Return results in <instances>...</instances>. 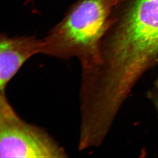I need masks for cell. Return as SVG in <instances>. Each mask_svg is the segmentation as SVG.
<instances>
[{"mask_svg": "<svg viewBox=\"0 0 158 158\" xmlns=\"http://www.w3.org/2000/svg\"><path fill=\"white\" fill-rule=\"evenodd\" d=\"M119 0H77L43 38L42 54L75 58L81 68L92 64L110 27V15Z\"/></svg>", "mask_w": 158, "mask_h": 158, "instance_id": "obj_1", "label": "cell"}, {"mask_svg": "<svg viewBox=\"0 0 158 158\" xmlns=\"http://www.w3.org/2000/svg\"><path fill=\"white\" fill-rule=\"evenodd\" d=\"M103 48L117 64L143 71L158 63V0H135Z\"/></svg>", "mask_w": 158, "mask_h": 158, "instance_id": "obj_2", "label": "cell"}, {"mask_svg": "<svg viewBox=\"0 0 158 158\" xmlns=\"http://www.w3.org/2000/svg\"><path fill=\"white\" fill-rule=\"evenodd\" d=\"M69 157L46 130L28 123L0 92V158H64Z\"/></svg>", "mask_w": 158, "mask_h": 158, "instance_id": "obj_3", "label": "cell"}, {"mask_svg": "<svg viewBox=\"0 0 158 158\" xmlns=\"http://www.w3.org/2000/svg\"><path fill=\"white\" fill-rule=\"evenodd\" d=\"M43 39L35 35L0 36V92L6 87L31 57L42 54Z\"/></svg>", "mask_w": 158, "mask_h": 158, "instance_id": "obj_4", "label": "cell"}, {"mask_svg": "<svg viewBox=\"0 0 158 158\" xmlns=\"http://www.w3.org/2000/svg\"><path fill=\"white\" fill-rule=\"evenodd\" d=\"M149 94V97L152 99V102L155 106L158 112V80L156 81L155 84L154 85L152 89H151Z\"/></svg>", "mask_w": 158, "mask_h": 158, "instance_id": "obj_5", "label": "cell"}]
</instances>
